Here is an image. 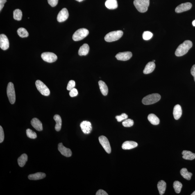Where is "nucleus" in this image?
Instances as JSON below:
<instances>
[{"mask_svg": "<svg viewBox=\"0 0 195 195\" xmlns=\"http://www.w3.org/2000/svg\"><path fill=\"white\" fill-rule=\"evenodd\" d=\"M128 115L126 114H122L120 116H117L115 117V118L117 119V121L121 122V121L124 120L128 118Z\"/></svg>", "mask_w": 195, "mask_h": 195, "instance_id": "nucleus-36", "label": "nucleus"}, {"mask_svg": "<svg viewBox=\"0 0 195 195\" xmlns=\"http://www.w3.org/2000/svg\"><path fill=\"white\" fill-rule=\"evenodd\" d=\"M35 85L38 90L41 94L44 96H49L50 91L47 87L40 80H37L35 82Z\"/></svg>", "mask_w": 195, "mask_h": 195, "instance_id": "nucleus-7", "label": "nucleus"}, {"mask_svg": "<svg viewBox=\"0 0 195 195\" xmlns=\"http://www.w3.org/2000/svg\"><path fill=\"white\" fill-rule=\"evenodd\" d=\"M182 114V110L181 106L179 105H175L173 108V115L175 119H179Z\"/></svg>", "mask_w": 195, "mask_h": 195, "instance_id": "nucleus-18", "label": "nucleus"}, {"mask_svg": "<svg viewBox=\"0 0 195 195\" xmlns=\"http://www.w3.org/2000/svg\"><path fill=\"white\" fill-rule=\"evenodd\" d=\"M59 0H47L48 2L51 7H54L58 4Z\"/></svg>", "mask_w": 195, "mask_h": 195, "instance_id": "nucleus-40", "label": "nucleus"}, {"mask_svg": "<svg viewBox=\"0 0 195 195\" xmlns=\"http://www.w3.org/2000/svg\"><path fill=\"white\" fill-rule=\"evenodd\" d=\"M98 84L102 94L104 96H107L108 93V88L106 84L101 80L98 82Z\"/></svg>", "mask_w": 195, "mask_h": 195, "instance_id": "nucleus-25", "label": "nucleus"}, {"mask_svg": "<svg viewBox=\"0 0 195 195\" xmlns=\"http://www.w3.org/2000/svg\"><path fill=\"white\" fill-rule=\"evenodd\" d=\"M41 58L44 61L52 63L57 60V56L55 53L51 52H45L42 53Z\"/></svg>", "mask_w": 195, "mask_h": 195, "instance_id": "nucleus-9", "label": "nucleus"}, {"mask_svg": "<svg viewBox=\"0 0 195 195\" xmlns=\"http://www.w3.org/2000/svg\"><path fill=\"white\" fill-rule=\"evenodd\" d=\"M89 51V47L88 44H84L80 47L78 51V55L80 56H85L88 54Z\"/></svg>", "mask_w": 195, "mask_h": 195, "instance_id": "nucleus-23", "label": "nucleus"}, {"mask_svg": "<svg viewBox=\"0 0 195 195\" xmlns=\"http://www.w3.org/2000/svg\"><path fill=\"white\" fill-rule=\"evenodd\" d=\"M76 1L78 2H81L84 1V0H76Z\"/></svg>", "mask_w": 195, "mask_h": 195, "instance_id": "nucleus-45", "label": "nucleus"}, {"mask_svg": "<svg viewBox=\"0 0 195 195\" xmlns=\"http://www.w3.org/2000/svg\"><path fill=\"white\" fill-rule=\"evenodd\" d=\"M28 157L26 154H23L18 159V163L20 167H23L26 164L28 161Z\"/></svg>", "mask_w": 195, "mask_h": 195, "instance_id": "nucleus-28", "label": "nucleus"}, {"mask_svg": "<svg viewBox=\"0 0 195 195\" xmlns=\"http://www.w3.org/2000/svg\"><path fill=\"white\" fill-rule=\"evenodd\" d=\"M99 140L100 144L107 153L110 154L111 149L109 141L107 138L105 136H102L99 137Z\"/></svg>", "mask_w": 195, "mask_h": 195, "instance_id": "nucleus-8", "label": "nucleus"}, {"mask_svg": "<svg viewBox=\"0 0 195 195\" xmlns=\"http://www.w3.org/2000/svg\"><path fill=\"white\" fill-rule=\"evenodd\" d=\"M53 119L56 121V124L55 126V129L56 131H59L62 127V121L61 118L58 114H55Z\"/></svg>", "mask_w": 195, "mask_h": 195, "instance_id": "nucleus-24", "label": "nucleus"}, {"mask_svg": "<svg viewBox=\"0 0 195 195\" xmlns=\"http://www.w3.org/2000/svg\"><path fill=\"white\" fill-rule=\"evenodd\" d=\"M7 92L9 101L11 103L14 104L16 101V95L14 85L11 82L8 83Z\"/></svg>", "mask_w": 195, "mask_h": 195, "instance_id": "nucleus-6", "label": "nucleus"}, {"mask_svg": "<svg viewBox=\"0 0 195 195\" xmlns=\"http://www.w3.org/2000/svg\"><path fill=\"white\" fill-rule=\"evenodd\" d=\"M27 136L29 138L35 139L37 137V135L35 132L33 131L30 129H28L26 130Z\"/></svg>", "mask_w": 195, "mask_h": 195, "instance_id": "nucleus-33", "label": "nucleus"}, {"mask_svg": "<svg viewBox=\"0 0 195 195\" xmlns=\"http://www.w3.org/2000/svg\"><path fill=\"white\" fill-rule=\"evenodd\" d=\"M89 30L85 28H81L78 29L73 34L72 39L75 41L83 40L89 35Z\"/></svg>", "mask_w": 195, "mask_h": 195, "instance_id": "nucleus-5", "label": "nucleus"}, {"mask_svg": "<svg viewBox=\"0 0 195 195\" xmlns=\"http://www.w3.org/2000/svg\"><path fill=\"white\" fill-rule=\"evenodd\" d=\"M69 17V13L67 9L63 8L60 11L57 16V21L60 23L64 22L67 20Z\"/></svg>", "mask_w": 195, "mask_h": 195, "instance_id": "nucleus-10", "label": "nucleus"}, {"mask_svg": "<svg viewBox=\"0 0 195 195\" xmlns=\"http://www.w3.org/2000/svg\"><path fill=\"white\" fill-rule=\"evenodd\" d=\"M46 176V175L44 173L38 172L29 175L28 178L30 180H37L42 179Z\"/></svg>", "mask_w": 195, "mask_h": 195, "instance_id": "nucleus-20", "label": "nucleus"}, {"mask_svg": "<svg viewBox=\"0 0 195 195\" xmlns=\"http://www.w3.org/2000/svg\"><path fill=\"white\" fill-rule=\"evenodd\" d=\"M180 174L184 178L187 180H190L192 176V173L189 172L186 168H183L180 171Z\"/></svg>", "mask_w": 195, "mask_h": 195, "instance_id": "nucleus-29", "label": "nucleus"}, {"mask_svg": "<svg viewBox=\"0 0 195 195\" xmlns=\"http://www.w3.org/2000/svg\"><path fill=\"white\" fill-rule=\"evenodd\" d=\"M159 193L161 195H163L166 191V184L163 180H161L158 182L157 185Z\"/></svg>", "mask_w": 195, "mask_h": 195, "instance_id": "nucleus-27", "label": "nucleus"}, {"mask_svg": "<svg viewBox=\"0 0 195 195\" xmlns=\"http://www.w3.org/2000/svg\"><path fill=\"white\" fill-rule=\"evenodd\" d=\"M132 56V54L131 52L129 51H126L118 53L116 55L115 57L118 60L127 61L130 59Z\"/></svg>", "mask_w": 195, "mask_h": 195, "instance_id": "nucleus-15", "label": "nucleus"}, {"mask_svg": "<svg viewBox=\"0 0 195 195\" xmlns=\"http://www.w3.org/2000/svg\"><path fill=\"white\" fill-rule=\"evenodd\" d=\"M191 7H192V4L190 3H182L179 5L175 9V12L177 13H181L190 10Z\"/></svg>", "mask_w": 195, "mask_h": 195, "instance_id": "nucleus-12", "label": "nucleus"}, {"mask_svg": "<svg viewBox=\"0 0 195 195\" xmlns=\"http://www.w3.org/2000/svg\"><path fill=\"white\" fill-rule=\"evenodd\" d=\"M78 90L76 89L73 88L70 91L69 96L72 97H75L78 95Z\"/></svg>", "mask_w": 195, "mask_h": 195, "instance_id": "nucleus-39", "label": "nucleus"}, {"mask_svg": "<svg viewBox=\"0 0 195 195\" xmlns=\"http://www.w3.org/2000/svg\"><path fill=\"white\" fill-rule=\"evenodd\" d=\"M182 187L181 182L178 181H175L173 184V187L174 188L175 192L177 193H180L181 191Z\"/></svg>", "mask_w": 195, "mask_h": 195, "instance_id": "nucleus-32", "label": "nucleus"}, {"mask_svg": "<svg viewBox=\"0 0 195 195\" xmlns=\"http://www.w3.org/2000/svg\"><path fill=\"white\" fill-rule=\"evenodd\" d=\"M96 195H108V194L103 190L100 189L96 193Z\"/></svg>", "mask_w": 195, "mask_h": 195, "instance_id": "nucleus-41", "label": "nucleus"}, {"mask_svg": "<svg viewBox=\"0 0 195 195\" xmlns=\"http://www.w3.org/2000/svg\"><path fill=\"white\" fill-rule=\"evenodd\" d=\"M58 150L62 155L67 157H69L71 156L72 155L71 149L67 148L63 146L62 143H59L58 146Z\"/></svg>", "mask_w": 195, "mask_h": 195, "instance_id": "nucleus-14", "label": "nucleus"}, {"mask_svg": "<svg viewBox=\"0 0 195 195\" xmlns=\"http://www.w3.org/2000/svg\"><path fill=\"white\" fill-rule=\"evenodd\" d=\"M17 33L20 37L21 38L27 37L28 36L29 33L27 30L23 28H20L17 30Z\"/></svg>", "mask_w": 195, "mask_h": 195, "instance_id": "nucleus-30", "label": "nucleus"}, {"mask_svg": "<svg viewBox=\"0 0 195 195\" xmlns=\"http://www.w3.org/2000/svg\"><path fill=\"white\" fill-rule=\"evenodd\" d=\"M75 86V82L73 80H70L68 84L67 87V90L70 91L74 88Z\"/></svg>", "mask_w": 195, "mask_h": 195, "instance_id": "nucleus-37", "label": "nucleus"}, {"mask_svg": "<svg viewBox=\"0 0 195 195\" xmlns=\"http://www.w3.org/2000/svg\"><path fill=\"white\" fill-rule=\"evenodd\" d=\"M155 62V60H153V62Z\"/></svg>", "mask_w": 195, "mask_h": 195, "instance_id": "nucleus-47", "label": "nucleus"}, {"mask_svg": "<svg viewBox=\"0 0 195 195\" xmlns=\"http://www.w3.org/2000/svg\"><path fill=\"white\" fill-rule=\"evenodd\" d=\"M160 98L161 96L158 94H150L143 98L142 103L145 105L153 104L160 101Z\"/></svg>", "mask_w": 195, "mask_h": 195, "instance_id": "nucleus-4", "label": "nucleus"}, {"mask_svg": "<svg viewBox=\"0 0 195 195\" xmlns=\"http://www.w3.org/2000/svg\"><path fill=\"white\" fill-rule=\"evenodd\" d=\"M123 126L126 127H130L133 126L134 121L131 119H126L122 123Z\"/></svg>", "mask_w": 195, "mask_h": 195, "instance_id": "nucleus-34", "label": "nucleus"}, {"mask_svg": "<svg viewBox=\"0 0 195 195\" xmlns=\"http://www.w3.org/2000/svg\"><path fill=\"white\" fill-rule=\"evenodd\" d=\"M123 32L121 30H116L110 32L105 37V40L107 42H112L119 40L122 37Z\"/></svg>", "mask_w": 195, "mask_h": 195, "instance_id": "nucleus-3", "label": "nucleus"}, {"mask_svg": "<svg viewBox=\"0 0 195 195\" xmlns=\"http://www.w3.org/2000/svg\"><path fill=\"white\" fill-rule=\"evenodd\" d=\"M191 195H195V191L191 194Z\"/></svg>", "mask_w": 195, "mask_h": 195, "instance_id": "nucleus-46", "label": "nucleus"}, {"mask_svg": "<svg viewBox=\"0 0 195 195\" xmlns=\"http://www.w3.org/2000/svg\"><path fill=\"white\" fill-rule=\"evenodd\" d=\"M155 68V64L154 62H149L146 64L143 73L145 74H148L153 72Z\"/></svg>", "mask_w": 195, "mask_h": 195, "instance_id": "nucleus-19", "label": "nucleus"}, {"mask_svg": "<svg viewBox=\"0 0 195 195\" xmlns=\"http://www.w3.org/2000/svg\"><path fill=\"white\" fill-rule=\"evenodd\" d=\"M5 135L3 129L1 126H0V143H2L4 140Z\"/></svg>", "mask_w": 195, "mask_h": 195, "instance_id": "nucleus-38", "label": "nucleus"}, {"mask_svg": "<svg viewBox=\"0 0 195 195\" xmlns=\"http://www.w3.org/2000/svg\"><path fill=\"white\" fill-rule=\"evenodd\" d=\"M9 42L8 37L4 34L0 35V47L2 49L6 50L9 47Z\"/></svg>", "mask_w": 195, "mask_h": 195, "instance_id": "nucleus-11", "label": "nucleus"}, {"mask_svg": "<svg viewBox=\"0 0 195 195\" xmlns=\"http://www.w3.org/2000/svg\"><path fill=\"white\" fill-rule=\"evenodd\" d=\"M153 34L151 32L149 31H145L144 32L143 34V38L145 40H148L151 39L153 37Z\"/></svg>", "mask_w": 195, "mask_h": 195, "instance_id": "nucleus-35", "label": "nucleus"}, {"mask_svg": "<svg viewBox=\"0 0 195 195\" xmlns=\"http://www.w3.org/2000/svg\"><path fill=\"white\" fill-rule=\"evenodd\" d=\"M138 146L137 142L133 141H126L122 145V148L124 150H130L135 148Z\"/></svg>", "mask_w": 195, "mask_h": 195, "instance_id": "nucleus-17", "label": "nucleus"}, {"mask_svg": "<svg viewBox=\"0 0 195 195\" xmlns=\"http://www.w3.org/2000/svg\"><path fill=\"white\" fill-rule=\"evenodd\" d=\"M192 24L193 26H195V20L193 21Z\"/></svg>", "mask_w": 195, "mask_h": 195, "instance_id": "nucleus-44", "label": "nucleus"}, {"mask_svg": "<svg viewBox=\"0 0 195 195\" xmlns=\"http://www.w3.org/2000/svg\"><path fill=\"white\" fill-rule=\"evenodd\" d=\"M32 126L38 131H41L43 130L42 124L41 121L36 118H34L31 121Z\"/></svg>", "mask_w": 195, "mask_h": 195, "instance_id": "nucleus-16", "label": "nucleus"}, {"mask_svg": "<svg viewBox=\"0 0 195 195\" xmlns=\"http://www.w3.org/2000/svg\"><path fill=\"white\" fill-rule=\"evenodd\" d=\"M190 72L191 75L194 77V80L195 82V64L192 66Z\"/></svg>", "mask_w": 195, "mask_h": 195, "instance_id": "nucleus-43", "label": "nucleus"}, {"mask_svg": "<svg viewBox=\"0 0 195 195\" xmlns=\"http://www.w3.org/2000/svg\"><path fill=\"white\" fill-rule=\"evenodd\" d=\"M134 5L139 12L144 13L147 11L149 6V0H134Z\"/></svg>", "mask_w": 195, "mask_h": 195, "instance_id": "nucleus-2", "label": "nucleus"}, {"mask_svg": "<svg viewBox=\"0 0 195 195\" xmlns=\"http://www.w3.org/2000/svg\"><path fill=\"white\" fill-rule=\"evenodd\" d=\"M193 44L190 41H185L183 43L180 44L175 51V54L177 56H183L188 52L192 47Z\"/></svg>", "mask_w": 195, "mask_h": 195, "instance_id": "nucleus-1", "label": "nucleus"}, {"mask_svg": "<svg viewBox=\"0 0 195 195\" xmlns=\"http://www.w3.org/2000/svg\"><path fill=\"white\" fill-rule=\"evenodd\" d=\"M148 120L151 124L154 125H157L159 124L160 120L159 118L155 114H151L148 116Z\"/></svg>", "mask_w": 195, "mask_h": 195, "instance_id": "nucleus-26", "label": "nucleus"}, {"mask_svg": "<svg viewBox=\"0 0 195 195\" xmlns=\"http://www.w3.org/2000/svg\"><path fill=\"white\" fill-rule=\"evenodd\" d=\"M105 4L106 8L110 10L115 9L118 7L117 0H107Z\"/></svg>", "mask_w": 195, "mask_h": 195, "instance_id": "nucleus-21", "label": "nucleus"}, {"mask_svg": "<svg viewBox=\"0 0 195 195\" xmlns=\"http://www.w3.org/2000/svg\"><path fill=\"white\" fill-rule=\"evenodd\" d=\"M14 18L15 20L20 21L22 18V12L19 9H16L13 12Z\"/></svg>", "mask_w": 195, "mask_h": 195, "instance_id": "nucleus-31", "label": "nucleus"}, {"mask_svg": "<svg viewBox=\"0 0 195 195\" xmlns=\"http://www.w3.org/2000/svg\"><path fill=\"white\" fill-rule=\"evenodd\" d=\"M80 127L83 133L88 134L90 133L92 130V124L90 122L87 121H84L80 124Z\"/></svg>", "mask_w": 195, "mask_h": 195, "instance_id": "nucleus-13", "label": "nucleus"}, {"mask_svg": "<svg viewBox=\"0 0 195 195\" xmlns=\"http://www.w3.org/2000/svg\"><path fill=\"white\" fill-rule=\"evenodd\" d=\"M182 158L186 160H193L195 158V154L190 151L184 150L182 153Z\"/></svg>", "mask_w": 195, "mask_h": 195, "instance_id": "nucleus-22", "label": "nucleus"}, {"mask_svg": "<svg viewBox=\"0 0 195 195\" xmlns=\"http://www.w3.org/2000/svg\"><path fill=\"white\" fill-rule=\"evenodd\" d=\"M7 0H0V11H1L4 7L5 4Z\"/></svg>", "mask_w": 195, "mask_h": 195, "instance_id": "nucleus-42", "label": "nucleus"}]
</instances>
